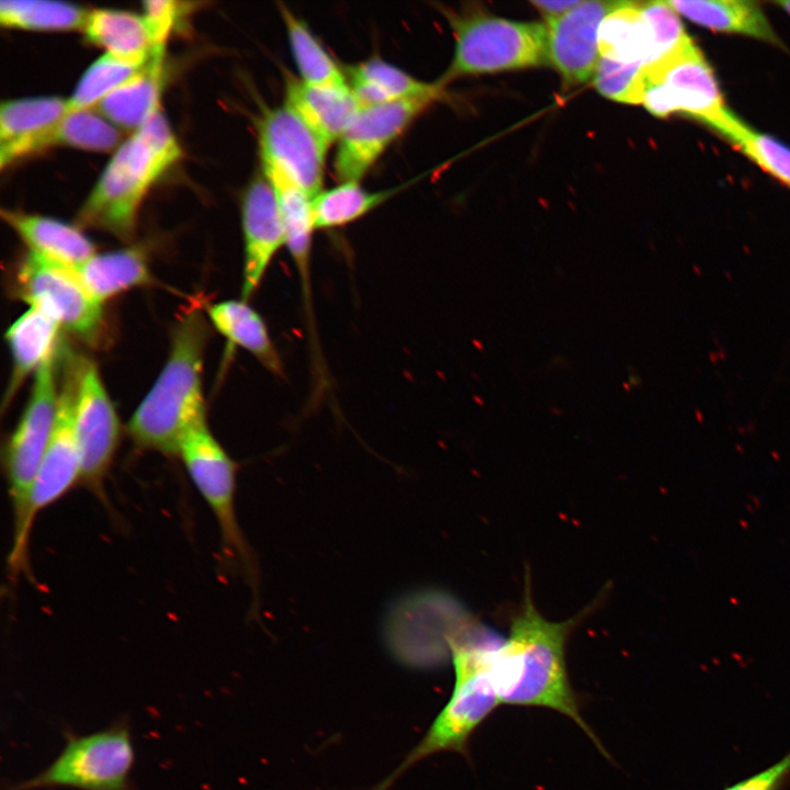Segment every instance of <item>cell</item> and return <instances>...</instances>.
<instances>
[{
	"instance_id": "24",
	"label": "cell",
	"mask_w": 790,
	"mask_h": 790,
	"mask_svg": "<svg viewBox=\"0 0 790 790\" xmlns=\"http://www.w3.org/2000/svg\"><path fill=\"white\" fill-rule=\"evenodd\" d=\"M207 315L228 342L252 354L270 373L284 375L282 359L261 315L248 301L228 300L212 304Z\"/></svg>"
},
{
	"instance_id": "29",
	"label": "cell",
	"mask_w": 790,
	"mask_h": 790,
	"mask_svg": "<svg viewBox=\"0 0 790 790\" xmlns=\"http://www.w3.org/2000/svg\"><path fill=\"white\" fill-rule=\"evenodd\" d=\"M703 124L736 146L765 171L790 187V148L741 121L727 108Z\"/></svg>"
},
{
	"instance_id": "19",
	"label": "cell",
	"mask_w": 790,
	"mask_h": 790,
	"mask_svg": "<svg viewBox=\"0 0 790 790\" xmlns=\"http://www.w3.org/2000/svg\"><path fill=\"white\" fill-rule=\"evenodd\" d=\"M1 215L30 252L47 261L76 270L95 255L93 244L65 222L11 210H2Z\"/></svg>"
},
{
	"instance_id": "20",
	"label": "cell",
	"mask_w": 790,
	"mask_h": 790,
	"mask_svg": "<svg viewBox=\"0 0 790 790\" xmlns=\"http://www.w3.org/2000/svg\"><path fill=\"white\" fill-rule=\"evenodd\" d=\"M165 50L153 52L146 64L94 108L113 125L138 129L157 113L163 80Z\"/></svg>"
},
{
	"instance_id": "35",
	"label": "cell",
	"mask_w": 790,
	"mask_h": 790,
	"mask_svg": "<svg viewBox=\"0 0 790 790\" xmlns=\"http://www.w3.org/2000/svg\"><path fill=\"white\" fill-rule=\"evenodd\" d=\"M592 81L600 94L613 101L628 104H640L643 101L641 64H622L600 56Z\"/></svg>"
},
{
	"instance_id": "3",
	"label": "cell",
	"mask_w": 790,
	"mask_h": 790,
	"mask_svg": "<svg viewBox=\"0 0 790 790\" xmlns=\"http://www.w3.org/2000/svg\"><path fill=\"white\" fill-rule=\"evenodd\" d=\"M180 157L181 148L158 111L116 148L81 206L79 222L129 240L144 195Z\"/></svg>"
},
{
	"instance_id": "23",
	"label": "cell",
	"mask_w": 790,
	"mask_h": 790,
	"mask_svg": "<svg viewBox=\"0 0 790 790\" xmlns=\"http://www.w3.org/2000/svg\"><path fill=\"white\" fill-rule=\"evenodd\" d=\"M59 324L43 311L31 307L7 330L5 338L12 357V374L5 402L14 396L25 377L59 348Z\"/></svg>"
},
{
	"instance_id": "17",
	"label": "cell",
	"mask_w": 790,
	"mask_h": 790,
	"mask_svg": "<svg viewBox=\"0 0 790 790\" xmlns=\"http://www.w3.org/2000/svg\"><path fill=\"white\" fill-rule=\"evenodd\" d=\"M284 104L328 146L341 138L362 109L348 82L314 86L284 75Z\"/></svg>"
},
{
	"instance_id": "8",
	"label": "cell",
	"mask_w": 790,
	"mask_h": 790,
	"mask_svg": "<svg viewBox=\"0 0 790 790\" xmlns=\"http://www.w3.org/2000/svg\"><path fill=\"white\" fill-rule=\"evenodd\" d=\"M179 456L205 503L212 510L221 533L223 549L246 569L257 590V569L236 515L237 465L203 420L183 436Z\"/></svg>"
},
{
	"instance_id": "21",
	"label": "cell",
	"mask_w": 790,
	"mask_h": 790,
	"mask_svg": "<svg viewBox=\"0 0 790 790\" xmlns=\"http://www.w3.org/2000/svg\"><path fill=\"white\" fill-rule=\"evenodd\" d=\"M345 74L362 108L416 98L438 100L444 87L421 81L380 56L349 66Z\"/></svg>"
},
{
	"instance_id": "18",
	"label": "cell",
	"mask_w": 790,
	"mask_h": 790,
	"mask_svg": "<svg viewBox=\"0 0 790 790\" xmlns=\"http://www.w3.org/2000/svg\"><path fill=\"white\" fill-rule=\"evenodd\" d=\"M119 129L93 109L66 113L57 123L26 139L0 146V166L50 146L106 151L119 144Z\"/></svg>"
},
{
	"instance_id": "6",
	"label": "cell",
	"mask_w": 790,
	"mask_h": 790,
	"mask_svg": "<svg viewBox=\"0 0 790 790\" xmlns=\"http://www.w3.org/2000/svg\"><path fill=\"white\" fill-rule=\"evenodd\" d=\"M455 40L451 64L439 82L456 77L521 69L548 64V30L481 10H445Z\"/></svg>"
},
{
	"instance_id": "40",
	"label": "cell",
	"mask_w": 790,
	"mask_h": 790,
	"mask_svg": "<svg viewBox=\"0 0 790 790\" xmlns=\"http://www.w3.org/2000/svg\"><path fill=\"white\" fill-rule=\"evenodd\" d=\"M776 4L780 5L790 14V1H777Z\"/></svg>"
},
{
	"instance_id": "14",
	"label": "cell",
	"mask_w": 790,
	"mask_h": 790,
	"mask_svg": "<svg viewBox=\"0 0 790 790\" xmlns=\"http://www.w3.org/2000/svg\"><path fill=\"white\" fill-rule=\"evenodd\" d=\"M55 426L33 482L27 522L32 530L36 517L81 483V461L75 431L77 386L76 357H66Z\"/></svg>"
},
{
	"instance_id": "30",
	"label": "cell",
	"mask_w": 790,
	"mask_h": 790,
	"mask_svg": "<svg viewBox=\"0 0 790 790\" xmlns=\"http://www.w3.org/2000/svg\"><path fill=\"white\" fill-rule=\"evenodd\" d=\"M279 11L298 70V78L314 86L348 82L345 70L316 38L306 22L283 3H279Z\"/></svg>"
},
{
	"instance_id": "15",
	"label": "cell",
	"mask_w": 790,
	"mask_h": 790,
	"mask_svg": "<svg viewBox=\"0 0 790 790\" xmlns=\"http://www.w3.org/2000/svg\"><path fill=\"white\" fill-rule=\"evenodd\" d=\"M623 2L582 1L563 15L546 20L548 59L566 83H583L594 77L600 59L599 27Z\"/></svg>"
},
{
	"instance_id": "11",
	"label": "cell",
	"mask_w": 790,
	"mask_h": 790,
	"mask_svg": "<svg viewBox=\"0 0 790 790\" xmlns=\"http://www.w3.org/2000/svg\"><path fill=\"white\" fill-rule=\"evenodd\" d=\"M75 431L81 483L101 500L119 441L120 420L94 362L77 358Z\"/></svg>"
},
{
	"instance_id": "26",
	"label": "cell",
	"mask_w": 790,
	"mask_h": 790,
	"mask_svg": "<svg viewBox=\"0 0 790 790\" xmlns=\"http://www.w3.org/2000/svg\"><path fill=\"white\" fill-rule=\"evenodd\" d=\"M600 56L622 64L655 61V46L647 20L640 3L624 1L621 7L609 13L598 32Z\"/></svg>"
},
{
	"instance_id": "36",
	"label": "cell",
	"mask_w": 790,
	"mask_h": 790,
	"mask_svg": "<svg viewBox=\"0 0 790 790\" xmlns=\"http://www.w3.org/2000/svg\"><path fill=\"white\" fill-rule=\"evenodd\" d=\"M640 8L652 31L655 61L672 53L688 37L678 13L667 1L644 2L640 3Z\"/></svg>"
},
{
	"instance_id": "13",
	"label": "cell",
	"mask_w": 790,
	"mask_h": 790,
	"mask_svg": "<svg viewBox=\"0 0 790 790\" xmlns=\"http://www.w3.org/2000/svg\"><path fill=\"white\" fill-rule=\"evenodd\" d=\"M435 101L416 98L362 108L337 143L334 159L336 179L339 182L360 181Z\"/></svg>"
},
{
	"instance_id": "28",
	"label": "cell",
	"mask_w": 790,
	"mask_h": 790,
	"mask_svg": "<svg viewBox=\"0 0 790 790\" xmlns=\"http://www.w3.org/2000/svg\"><path fill=\"white\" fill-rule=\"evenodd\" d=\"M83 32L105 53L146 63L153 54L151 38L143 15L113 9L89 11Z\"/></svg>"
},
{
	"instance_id": "1",
	"label": "cell",
	"mask_w": 790,
	"mask_h": 790,
	"mask_svg": "<svg viewBox=\"0 0 790 790\" xmlns=\"http://www.w3.org/2000/svg\"><path fill=\"white\" fill-rule=\"evenodd\" d=\"M577 619L554 622L543 618L533 605L528 580L509 635L501 641H485L484 657L500 703L557 711L573 720L607 754L582 716L567 674L565 646Z\"/></svg>"
},
{
	"instance_id": "22",
	"label": "cell",
	"mask_w": 790,
	"mask_h": 790,
	"mask_svg": "<svg viewBox=\"0 0 790 790\" xmlns=\"http://www.w3.org/2000/svg\"><path fill=\"white\" fill-rule=\"evenodd\" d=\"M261 170L274 194L284 229L285 247L297 268L305 297L309 300L312 238L316 230L312 198L274 168L261 165Z\"/></svg>"
},
{
	"instance_id": "38",
	"label": "cell",
	"mask_w": 790,
	"mask_h": 790,
	"mask_svg": "<svg viewBox=\"0 0 790 790\" xmlns=\"http://www.w3.org/2000/svg\"><path fill=\"white\" fill-rule=\"evenodd\" d=\"M790 779V752L774 765L723 790H782Z\"/></svg>"
},
{
	"instance_id": "25",
	"label": "cell",
	"mask_w": 790,
	"mask_h": 790,
	"mask_svg": "<svg viewBox=\"0 0 790 790\" xmlns=\"http://www.w3.org/2000/svg\"><path fill=\"white\" fill-rule=\"evenodd\" d=\"M668 4L689 21L719 32L738 33L779 43L770 23L754 1L673 0Z\"/></svg>"
},
{
	"instance_id": "34",
	"label": "cell",
	"mask_w": 790,
	"mask_h": 790,
	"mask_svg": "<svg viewBox=\"0 0 790 790\" xmlns=\"http://www.w3.org/2000/svg\"><path fill=\"white\" fill-rule=\"evenodd\" d=\"M145 64L124 59L110 53L103 54L88 67L71 97L67 99V113L93 109Z\"/></svg>"
},
{
	"instance_id": "2",
	"label": "cell",
	"mask_w": 790,
	"mask_h": 790,
	"mask_svg": "<svg viewBox=\"0 0 790 790\" xmlns=\"http://www.w3.org/2000/svg\"><path fill=\"white\" fill-rule=\"evenodd\" d=\"M206 334L203 315L196 309L184 313L176 325L167 363L127 424L139 449L179 456L183 436L205 420L202 368Z\"/></svg>"
},
{
	"instance_id": "27",
	"label": "cell",
	"mask_w": 790,
	"mask_h": 790,
	"mask_svg": "<svg viewBox=\"0 0 790 790\" xmlns=\"http://www.w3.org/2000/svg\"><path fill=\"white\" fill-rule=\"evenodd\" d=\"M76 272L91 296L100 304L151 281L144 252L134 247L97 253L76 269Z\"/></svg>"
},
{
	"instance_id": "31",
	"label": "cell",
	"mask_w": 790,
	"mask_h": 790,
	"mask_svg": "<svg viewBox=\"0 0 790 790\" xmlns=\"http://www.w3.org/2000/svg\"><path fill=\"white\" fill-rule=\"evenodd\" d=\"M398 188L371 191L360 181L340 182L312 199L315 229L338 228L363 217L391 199Z\"/></svg>"
},
{
	"instance_id": "39",
	"label": "cell",
	"mask_w": 790,
	"mask_h": 790,
	"mask_svg": "<svg viewBox=\"0 0 790 790\" xmlns=\"http://www.w3.org/2000/svg\"><path fill=\"white\" fill-rule=\"evenodd\" d=\"M582 1L577 0H540L531 1V3L544 13L545 20L554 19L563 15L574 9Z\"/></svg>"
},
{
	"instance_id": "7",
	"label": "cell",
	"mask_w": 790,
	"mask_h": 790,
	"mask_svg": "<svg viewBox=\"0 0 790 790\" xmlns=\"http://www.w3.org/2000/svg\"><path fill=\"white\" fill-rule=\"evenodd\" d=\"M66 743L58 756L42 771L4 790L72 788L77 790H136L131 779L135 751L128 721L78 735L64 732Z\"/></svg>"
},
{
	"instance_id": "33",
	"label": "cell",
	"mask_w": 790,
	"mask_h": 790,
	"mask_svg": "<svg viewBox=\"0 0 790 790\" xmlns=\"http://www.w3.org/2000/svg\"><path fill=\"white\" fill-rule=\"evenodd\" d=\"M89 11L68 2L48 0H2L0 22L24 30L83 29Z\"/></svg>"
},
{
	"instance_id": "5",
	"label": "cell",
	"mask_w": 790,
	"mask_h": 790,
	"mask_svg": "<svg viewBox=\"0 0 790 790\" xmlns=\"http://www.w3.org/2000/svg\"><path fill=\"white\" fill-rule=\"evenodd\" d=\"M449 648L454 670L449 701L420 742L373 790H388L408 768L437 753L467 756L470 737L500 703L485 663L483 639L454 635L449 640Z\"/></svg>"
},
{
	"instance_id": "12",
	"label": "cell",
	"mask_w": 790,
	"mask_h": 790,
	"mask_svg": "<svg viewBox=\"0 0 790 790\" xmlns=\"http://www.w3.org/2000/svg\"><path fill=\"white\" fill-rule=\"evenodd\" d=\"M257 131L262 166L280 171L312 199L323 190L329 147L291 108L264 109Z\"/></svg>"
},
{
	"instance_id": "16",
	"label": "cell",
	"mask_w": 790,
	"mask_h": 790,
	"mask_svg": "<svg viewBox=\"0 0 790 790\" xmlns=\"http://www.w3.org/2000/svg\"><path fill=\"white\" fill-rule=\"evenodd\" d=\"M244 269L241 300L257 291L285 235L273 191L261 174L248 185L241 203Z\"/></svg>"
},
{
	"instance_id": "10",
	"label": "cell",
	"mask_w": 790,
	"mask_h": 790,
	"mask_svg": "<svg viewBox=\"0 0 790 790\" xmlns=\"http://www.w3.org/2000/svg\"><path fill=\"white\" fill-rule=\"evenodd\" d=\"M18 296L55 319L89 345L105 332L102 307L88 292L76 270L29 252L15 272Z\"/></svg>"
},
{
	"instance_id": "4",
	"label": "cell",
	"mask_w": 790,
	"mask_h": 790,
	"mask_svg": "<svg viewBox=\"0 0 790 790\" xmlns=\"http://www.w3.org/2000/svg\"><path fill=\"white\" fill-rule=\"evenodd\" d=\"M59 349L35 372L30 399L4 449L3 467L13 514L8 565L10 574L15 577L29 572L30 496L56 421Z\"/></svg>"
},
{
	"instance_id": "32",
	"label": "cell",
	"mask_w": 790,
	"mask_h": 790,
	"mask_svg": "<svg viewBox=\"0 0 790 790\" xmlns=\"http://www.w3.org/2000/svg\"><path fill=\"white\" fill-rule=\"evenodd\" d=\"M67 113V100L58 97L3 101L0 108V146L16 143L57 123Z\"/></svg>"
},
{
	"instance_id": "9",
	"label": "cell",
	"mask_w": 790,
	"mask_h": 790,
	"mask_svg": "<svg viewBox=\"0 0 790 790\" xmlns=\"http://www.w3.org/2000/svg\"><path fill=\"white\" fill-rule=\"evenodd\" d=\"M643 78L642 104L656 116L681 112L704 123L726 108L712 68L689 36L643 66Z\"/></svg>"
},
{
	"instance_id": "37",
	"label": "cell",
	"mask_w": 790,
	"mask_h": 790,
	"mask_svg": "<svg viewBox=\"0 0 790 790\" xmlns=\"http://www.w3.org/2000/svg\"><path fill=\"white\" fill-rule=\"evenodd\" d=\"M180 2L172 0H148L143 2L144 20L147 25L153 49L165 50L166 41L176 24Z\"/></svg>"
}]
</instances>
